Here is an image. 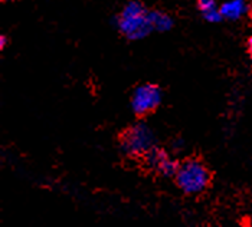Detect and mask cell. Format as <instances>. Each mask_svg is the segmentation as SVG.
I'll use <instances>...</instances> for the list:
<instances>
[{"mask_svg":"<svg viewBox=\"0 0 252 227\" xmlns=\"http://www.w3.org/2000/svg\"><path fill=\"white\" fill-rule=\"evenodd\" d=\"M116 25L118 30L126 38L131 40L146 38L152 32L149 12L137 0L128 1L123 7V10L120 12L118 18L116 19Z\"/></svg>","mask_w":252,"mask_h":227,"instance_id":"6da1fadb","label":"cell"},{"mask_svg":"<svg viewBox=\"0 0 252 227\" xmlns=\"http://www.w3.org/2000/svg\"><path fill=\"white\" fill-rule=\"evenodd\" d=\"M175 180L177 187L185 194L196 196L209 187L211 172L202 161L196 158H189L179 164Z\"/></svg>","mask_w":252,"mask_h":227,"instance_id":"7a4b0ae2","label":"cell"},{"mask_svg":"<svg viewBox=\"0 0 252 227\" xmlns=\"http://www.w3.org/2000/svg\"><path fill=\"white\" fill-rule=\"evenodd\" d=\"M121 150L128 157H144L155 148V133L146 124H136L121 135Z\"/></svg>","mask_w":252,"mask_h":227,"instance_id":"3957f363","label":"cell"},{"mask_svg":"<svg viewBox=\"0 0 252 227\" xmlns=\"http://www.w3.org/2000/svg\"><path fill=\"white\" fill-rule=\"evenodd\" d=\"M161 102V91L155 84H144L134 89L131 95V110L143 116L153 113Z\"/></svg>","mask_w":252,"mask_h":227,"instance_id":"277c9868","label":"cell"},{"mask_svg":"<svg viewBox=\"0 0 252 227\" xmlns=\"http://www.w3.org/2000/svg\"><path fill=\"white\" fill-rule=\"evenodd\" d=\"M144 163L149 169L157 171L164 177H175L179 169V163L176 160H173L164 150L156 147L144 155Z\"/></svg>","mask_w":252,"mask_h":227,"instance_id":"5b68a950","label":"cell"},{"mask_svg":"<svg viewBox=\"0 0 252 227\" xmlns=\"http://www.w3.org/2000/svg\"><path fill=\"white\" fill-rule=\"evenodd\" d=\"M220 13L223 18L231 20H236L247 15L248 12V3L247 0H225L220 4Z\"/></svg>","mask_w":252,"mask_h":227,"instance_id":"8992f818","label":"cell"},{"mask_svg":"<svg viewBox=\"0 0 252 227\" xmlns=\"http://www.w3.org/2000/svg\"><path fill=\"white\" fill-rule=\"evenodd\" d=\"M149 19H150V25H152V30H157V32H167L169 29H172L173 26V20L172 18L160 10H153L149 12Z\"/></svg>","mask_w":252,"mask_h":227,"instance_id":"52a82bcc","label":"cell"},{"mask_svg":"<svg viewBox=\"0 0 252 227\" xmlns=\"http://www.w3.org/2000/svg\"><path fill=\"white\" fill-rule=\"evenodd\" d=\"M197 6H199V10H200L203 15L209 13L211 10L218 9L216 0H197Z\"/></svg>","mask_w":252,"mask_h":227,"instance_id":"ba28073f","label":"cell"},{"mask_svg":"<svg viewBox=\"0 0 252 227\" xmlns=\"http://www.w3.org/2000/svg\"><path fill=\"white\" fill-rule=\"evenodd\" d=\"M6 40H7V39H6L4 35H1V36H0V49H4V46H6Z\"/></svg>","mask_w":252,"mask_h":227,"instance_id":"9c48e42d","label":"cell"},{"mask_svg":"<svg viewBox=\"0 0 252 227\" xmlns=\"http://www.w3.org/2000/svg\"><path fill=\"white\" fill-rule=\"evenodd\" d=\"M248 51H250V54H251L252 57V36L250 38V40H248Z\"/></svg>","mask_w":252,"mask_h":227,"instance_id":"30bf717a","label":"cell"},{"mask_svg":"<svg viewBox=\"0 0 252 227\" xmlns=\"http://www.w3.org/2000/svg\"><path fill=\"white\" fill-rule=\"evenodd\" d=\"M216 1H225V0H216Z\"/></svg>","mask_w":252,"mask_h":227,"instance_id":"8fae6325","label":"cell"},{"mask_svg":"<svg viewBox=\"0 0 252 227\" xmlns=\"http://www.w3.org/2000/svg\"><path fill=\"white\" fill-rule=\"evenodd\" d=\"M4 1H13V0H4Z\"/></svg>","mask_w":252,"mask_h":227,"instance_id":"7c38bea8","label":"cell"},{"mask_svg":"<svg viewBox=\"0 0 252 227\" xmlns=\"http://www.w3.org/2000/svg\"><path fill=\"white\" fill-rule=\"evenodd\" d=\"M251 15H252V4H251Z\"/></svg>","mask_w":252,"mask_h":227,"instance_id":"4fadbf2b","label":"cell"}]
</instances>
